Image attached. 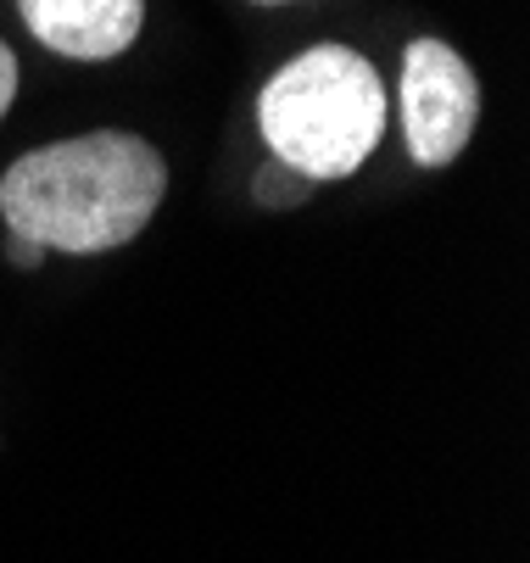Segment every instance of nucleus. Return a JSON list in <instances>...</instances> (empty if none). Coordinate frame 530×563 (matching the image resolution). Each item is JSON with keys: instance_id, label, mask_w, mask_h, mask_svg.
I'll return each instance as SVG.
<instances>
[{"instance_id": "423d86ee", "label": "nucleus", "mask_w": 530, "mask_h": 563, "mask_svg": "<svg viewBox=\"0 0 530 563\" xmlns=\"http://www.w3.org/2000/svg\"><path fill=\"white\" fill-rule=\"evenodd\" d=\"M12 101H18V56L12 45H0V118H7Z\"/></svg>"}, {"instance_id": "39448f33", "label": "nucleus", "mask_w": 530, "mask_h": 563, "mask_svg": "<svg viewBox=\"0 0 530 563\" xmlns=\"http://www.w3.org/2000/svg\"><path fill=\"white\" fill-rule=\"evenodd\" d=\"M252 190H257V201H263V207H296L301 196L313 190V179H301V174H296V168H285V163H268V168L257 174V185H252Z\"/></svg>"}, {"instance_id": "f257e3e1", "label": "nucleus", "mask_w": 530, "mask_h": 563, "mask_svg": "<svg viewBox=\"0 0 530 563\" xmlns=\"http://www.w3.org/2000/svg\"><path fill=\"white\" fill-rule=\"evenodd\" d=\"M163 151L123 129H96L18 156L0 179V218L18 240H34L40 252L90 257L129 246L151 223V212L163 207Z\"/></svg>"}, {"instance_id": "7ed1b4c3", "label": "nucleus", "mask_w": 530, "mask_h": 563, "mask_svg": "<svg viewBox=\"0 0 530 563\" xmlns=\"http://www.w3.org/2000/svg\"><path fill=\"white\" fill-rule=\"evenodd\" d=\"M481 118V85L446 40H413L402 51V134L419 168L459 163Z\"/></svg>"}, {"instance_id": "20e7f679", "label": "nucleus", "mask_w": 530, "mask_h": 563, "mask_svg": "<svg viewBox=\"0 0 530 563\" xmlns=\"http://www.w3.org/2000/svg\"><path fill=\"white\" fill-rule=\"evenodd\" d=\"M29 34L73 62H107L140 40L145 0H18Z\"/></svg>"}, {"instance_id": "6e6552de", "label": "nucleus", "mask_w": 530, "mask_h": 563, "mask_svg": "<svg viewBox=\"0 0 530 563\" xmlns=\"http://www.w3.org/2000/svg\"><path fill=\"white\" fill-rule=\"evenodd\" d=\"M257 7H279V0H257Z\"/></svg>"}, {"instance_id": "0eeeda50", "label": "nucleus", "mask_w": 530, "mask_h": 563, "mask_svg": "<svg viewBox=\"0 0 530 563\" xmlns=\"http://www.w3.org/2000/svg\"><path fill=\"white\" fill-rule=\"evenodd\" d=\"M40 257H45V252L34 246V240H18V234H12V263H18V268H34Z\"/></svg>"}, {"instance_id": "f03ea898", "label": "nucleus", "mask_w": 530, "mask_h": 563, "mask_svg": "<svg viewBox=\"0 0 530 563\" xmlns=\"http://www.w3.org/2000/svg\"><path fill=\"white\" fill-rule=\"evenodd\" d=\"M257 123L274 163L313 185L346 179L363 168V156L380 145L386 129L380 73L346 45H313L263 85Z\"/></svg>"}]
</instances>
